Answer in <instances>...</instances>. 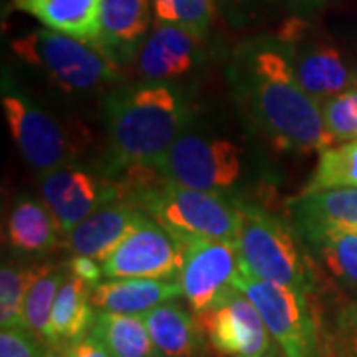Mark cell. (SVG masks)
<instances>
[{
    "label": "cell",
    "mask_w": 357,
    "mask_h": 357,
    "mask_svg": "<svg viewBox=\"0 0 357 357\" xmlns=\"http://www.w3.org/2000/svg\"><path fill=\"white\" fill-rule=\"evenodd\" d=\"M230 86L258 129L274 147L321 153L335 141L326 128L321 103L298 82L282 40H255L234 54Z\"/></svg>",
    "instance_id": "cell-1"
},
{
    "label": "cell",
    "mask_w": 357,
    "mask_h": 357,
    "mask_svg": "<svg viewBox=\"0 0 357 357\" xmlns=\"http://www.w3.org/2000/svg\"><path fill=\"white\" fill-rule=\"evenodd\" d=\"M107 123V177L129 169L151 167L175 143L187 123L185 103L163 82L117 89L105 102Z\"/></svg>",
    "instance_id": "cell-2"
},
{
    "label": "cell",
    "mask_w": 357,
    "mask_h": 357,
    "mask_svg": "<svg viewBox=\"0 0 357 357\" xmlns=\"http://www.w3.org/2000/svg\"><path fill=\"white\" fill-rule=\"evenodd\" d=\"M115 178L123 199L139 206L183 244L195 238H238L241 208L236 197L185 187L151 167L129 169Z\"/></svg>",
    "instance_id": "cell-3"
},
{
    "label": "cell",
    "mask_w": 357,
    "mask_h": 357,
    "mask_svg": "<svg viewBox=\"0 0 357 357\" xmlns=\"http://www.w3.org/2000/svg\"><path fill=\"white\" fill-rule=\"evenodd\" d=\"M238 208L241 264L262 280L316 294L318 264L292 222L244 199H238Z\"/></svg>",
    "instance_id": "cell-4"
},
{
    "label": "cell",
    "mask_w": 357,
    "mask_h": 357,
    "mask_svg": "<svg viewBox=\"0 0 357 357\" xmlns=\"http://www.w3.org/2000/svg\"><path fill=\"white\" fill-rule=\"evenodd\" d=\"M234 288L252 300L284 357H324L326 326L316 294L262 280L241 264Z\"/></svg>",
    "instance_id": "cell-5"
},
{
    "label": "cell",
    "mask_w": 357,
    "mask_h": 357,
    "mask_svg": "<svg viewBox=\"0 0 357 357\" xmlns=\"http://www.w3.org/2000/svg\"><path fill=\"white\" fill-rule=\"evenodd\" d=\"M13 52L26 64L36 66L68 91H88L117 79V68L93 42L52 28H38L16 38Z\"/></svg>",
    "instance_id": "cell-6"
},
{
    "label": "cell",
    "mask_w": 357,
    "mask_h": 357,
    "mask_svg": "<svg viewBox=\"0 0 357 357\" xmlns=\"http://www.w3.org/2000/svg\"><path fill=\"white\" fill-rule=\"evenodd\" d=\"M243 151L229 139L181 133L155 169L175 183L199 191L229 195L243 177Z\"/></svg>",
    "instance_id": "cell-7"
},
{
    "label": "cell",
    "mask_w": 357,
    "mask_h": 357,
    "mask_svg": "<svg viewBox=\"0 0 357 357\" xmlns=\"http://www.w3.org/2000/svg\"><path fill=\"white\" fill-rule=\"evenodd\" d=\"M185 260V244L157 220L143 215L102 260L105 278L175 280Z\"/></svg>",
    "instance_id": "cell-8"
},
{
    "label": "cell",
    "mask_w": 357,
    "mask_h": 357,
    "mask_svg": "<svg viewBox=\"0 0 357 357\" xmlns=\"http://www.w3.org/2000/svg\"><path fill=\"white\" fill-rule=\"evenodd\" d=\"M238 268L241 252L236 241L195 238L185 244L178 284L192 314L220 304L234 290Z\"/></svg>",
    "instance_id": "cell-9"
},
{
    "label": "cell",
    "mask_w": 357,
    "mask_h": 357,
    "mask_svg": "<svg viewBox=\"0 0 357 357\" xmlns=\"http://www.w3.org/2000/svg\"><path fill=\"white\" fill-rule=\"evenodd\" d=\"M208 347L220 357H266L272 345L258 307L238 288L217 306L195 314Z\"/></svg>",
    "instance_id": "cell-10"
},
{
    "label": "cell",
    "mask_w": 357,
    "mask_h": 357,
    "mask_svg": "<svg viewBox=\"0 0 357 357\" xmlns=\"http://www.w3.org/2000/svg\"><path fill=\"white\" fill-rule=\"evenodd\" d=\"M2 107L13 139L28 165L34 167L38 173L68 165L74 149L56 119H52L22 93L8 88L6 82L2 86Z\"/></svg>",
    "instance_id": "cell-11"
},
{
    "label": "cell",
    "mask_w": 357,
    "mask_h": 357,
    "mask_svg": "<svg viewBox=\"0 0 357 357\" xmlns=\"http://www.w3.org/2000/svg\"><path fill=\"white\" fill-rule=\"evenodd\" d=\"M40 192L64 236L100 206L123 199L117 178H100L70 163L40 173Z\"/></svg>",
    "instance_id": "cell-12"
},
{
    "label": "cell",
    "mask_w": 357,
    "mask_h": 357,
    "mask_svg": "<svg viewBox=\"0 0 357 357\" xmlns=\"http://www.w3.org/2000/svg\"><path fill=\"white\" fill-rule=\"evenodd\" d=\"M278 38L290 58L294 74L312 98L318 102L357 86V70L344 54L328 42L306 40L298 20L288 26Z\"/></svg>",
    "instance_id": "cell-13"
},
{
    "label": "cell",
    "mask_w": 357,
    "mask_h": 357,
    "mask_svg": "<svg viewBox=\"0 0 357 357\" xmlns=\"http://www.w3.org/2000/svg\"><path fill=\"white\" fill-rule=\"evenodd\" d=\"M201 40L183 26L153 20V30L135 56L139 76L147 82H169L187 76L197 64Z\"/></svg>",
    "instance_id": "cell-14"
},
{
    "label": "cell",
    "mask_w": 357,
    "mask_h": 357,
    "mask_svg": "<svg viewBox=\"0 0 357 357\" xmlns=\"http://www.w3.org/2000/svg\"><path fill=\"white\" fill-rule=\"evenodd\" d=\"M151 26V0H102L98 48L117 66L135 60Z\"/></svg>",
    "instance_id": "cell-15"
},
{
    "label": "cell",
    "mask_w": 357,
    "mask_h": 357,
    "mask_svg": "<svg viewBox=\"0 0 357 357\" xmlns=\"http://www.w3.org/2000/svg\"><path fill=\"white\" fill-rule=\"evenodd\" d=\"M143 215L128 199L105 203L66 234V248L74 256H89L102 262Z\"/></svg>",
    "instance_id": "cell-16"
},
{
    "label": "cell",
    "mask_w": 357,
    "mask_h": 357,
    "mask_svg": "<svg viewBox=\"0 0 357 357\" xmlns=\"http://www.w3.org/2000/svg\"><path fill=\"white\" fill-rule=\"evenodd\" d=\"M298 234L319 229L357 230V187L300 192L286 203Z\"/></svg>",
    "instance_id": "cell-17"
},
{
    "label": "cell",
    "mask_w": 357,
    "mask_h": 357,
    "mask_svg": "<svg viewBox=\"0 0 357 357\" xmlns=\"http://www.w3.org/2000/svg\"><path fill=\"white\" fill-rule=\"evenodd\" d=\"M178 280L157 278H109L91 288V304L100 312L143 316L149 310L181 298Z\"/></svg>",
    "instance_id": "cell-18"
},
{
    "label": "cell",
    "mask_w": 357,
    "mask_h": 357,
    "mask_svg": "<svg viewBox=\"0 0 357 357\" xmlns=\"http://www.w3.org/2000/svg\"><path fill=\"white\" fill-rule=\"evenodd\" d=\"M93 310L91 286L77 278L76 274L68 272L52 307L44 344L50 345L52 349H64L66 345L88 335L96 319Z\"/></svg>",
    "instance_id": "cell-19"
},
{
    "label": "cell",
    "mask_w": 357,
    "mask_h": 357,
    "mask_svg": "<svg viewBox=\"0 0 357 357\" xmlns=\"http://www.w3.org/2000/svg\"><path fill=\"white\" fill-rule=\"evenodd\" d=\"M155 345L165 357H199L206 351V337L199 319L173 300L141 316Z\"/></svg>",
    "instance_id": "cell-20"
},
{
    "label": "cell",
    "mask_w": 357,
    "mask_h": 357,
    "mask_svg": "<svg viewBox=\"0 0 357 357\" xmlns=\"http://www.w3.org/2000/svg\"><path fill=\"white\" fill-rule=\"evenodd\" d=\"M64 234L48 204L30 197H20L8 217V243L18 255H48Z\"/></svg>",
    "instance_id": "cell-21"
},
{
    "label": "cell",
    "mask_w": 357,
    "mask_h": 357,
    "mask_svg": "<svg viewBox=\"0 0 357 357\" xmlns=\"http://www.w3.org/2000/svg\"><path fill=\"white\" fill-rule=\"evenodd\" d=\"M46 28L98 44L102 0H14Z\"/></svg>",
    "instance_id": "cell-22"
},
{
    "label": "cell",
    "mask_w": 357,
    "mask_h": 357,
    "mask_svg": "<svg viewBox=\"0 0 357 357\" xmlns=\"http://www.w3.org/2000/svg\"><path fill=\"white\" fill-rule=\"evenodd\" d=\"M300 236L318 266L340 286L357 292V230L319 229Z\"/></svg>",
    "instance_id": "cell-23"
},
{
    "label": "cell",
    "mask_w": 357,
    "mask_h": 357,
    "mask_svg": "<svg viewBox=\"0 0 357 357\" xmlns=\"http://www.w3.org/2000/svg\"><path fill=\"white\" fill-rule=\"evenodd\" d=\"M89 333L105 345L112 357H165L141 316L98 312Z\"/></svg>",
    "instance_id": "cell-24"
},
{
    "label": "cell",
    "mask_w": 357,
    "mask_h": 357,
    "mask_svg": "<svg viewBox=\"0 0 357 357\" xmlns=\"http://www.w3.org/2000/svg\"><path fill=\"white\" fill-rule=\"evenodd\" d=\"M68 272H70L68 264L44 266L38 274V278L32 282L30 290L26 294L24 314H22L24 316V328L30 330L34 335H38L40 340L46 337L52 307H54L56 296L60 292Z\"/></svg>",
    "instance_id": "cell-25"
},
{
    "label": "cell",
    "mask_w": 357,
    "mask_h": 357,
    "mask_svg": "<svg viewBox=\"0 0 357 357\" xmlns=\"http://www.w3.org/2000/svg\"><path fill=\"white\" fill-rule=\"evenodd\" d=\"M333 187H357V139L324 149L319 153L316 171L302 192Z\"/></svg>",
    "instance_id": "cell-26"
},
{
    "label": "cell",
    "mask_w": 357,
    "mask_h": 357,
    "mask_svg": "<svg viewBox=\"0 0 357 357\" xmlns=\"http://www.w3.org/2000/svg\"><path fill=\"white\" fill-rule=\"evenodd\" d=\"M38 264L24 266L4 262L0 268V326L16 328L24 326V300L32 282L42 272Z\"/></svg>",
    "instance_id": "cell-27"
},
{
    "label": "cell",
    "mask_w": 357,
    "mask_h": 357,
    "mask_svg": "<svg viewBox=\"0 0 357 357\" xmlns=\"http://www.w3.org/2000/svg\"><path fill=\"white\" fill-rule=\"evenodd\" d=\"M155 20L183 26L204 38L213 20V0H153Z\"/></svg>",
    "instance_id": "cell-28"
},
{
    "label": "cell",
    "mask_w": 357,
    "mask_h": 357,
    "mask_svg": "<svg viewBox=\"0 0 357 357\" xmlns=\"http://www.w3.org/2000/svg\"><path fill=\"white\" fill-rule=\"evenodd\" d=\"M321 114L326 128L335 143H347L357 139V86L324 100Z\"/></svg>",
    "instance_id": "cell-29"
},
{
    "label": "cell",
    "mask_w": 357,
    "mask_h": 357,
    "mask_svg": "<svg viewBox=\"0 0 357 357\" xmlns=\"http://www.w3.org/2000/svg\"><path fill=\"white\" fill-rule=\"evenodd\" d=\"M324 357H357V302L340 307L326 328Z\"/></svg>",
    "instance_id": "cell-30"
},
{
    "label": "cell",
    "mask_w": 357,
    "mask_h": 357,
    "mask_svg": "<svg viewBox=\"0 0 357 357\" xmlns=\"http://www.w3.org/2000/svg\"><path fill=\"white\" fill-rule=\"evenodd\" d=\"M38 335L24 326L2 328L0 332V357H48V351Z\"/></svg>",
    "instance_id": "cell-31"
},
{
    "label": "cell",
    "mask_w": 357,
    "mask_h": 357,
    "mask_svg": "<svg viewBox=\"0 0 357 357\" xmlns=\"http://www.w3.org/2000/svg\"><path fill=\"white\" fill-rule=\"evenodd\" d=\"M68 268H70L72 274H76L77 278H82L91 288L102 284V278L105 276L102 262L96 260V258H89V256H74L68 262Z\"/></svg>",
    "instance_id": "cell-32"
},
{
    "label": "cell",
    "mask_w": 357,
    "mask_h": 357,
    "mask_svg": "<svg viewBox=\"0 0 357 357\" xmlns=\"http://www.w3.org/2000/svg\"><path fill=\"white\" fill-rule=\"evenodd\" d=\"M62 357H112L105 345L96 335H84L62 349Z\"/></svg>",
    "instance_id": "cell-33"
},
{
    "label": "cell",
    "mask_w": 357,
    "mask_h": 357,
    "mask_svg": "<svg viewBox=\"0 0 357 357\" xmlns=\"http://www.w3.org/2000/svg\"><path fill=\"white\" fill-rule=\"evenodd\" d=\"M288 2H290L292 10L298 16H307V14L319 10L328 0H288Z\"/></svg>",
    "instance_id": "cell-34"
},
{
    "label": "cell",
    "mask_w": 357,
    "mask_h": 357,
    "mask_svg": "<svg viewBox=\"0 0 357 357\" xmlns=\"http://www.w3.org/2000/svg\"><path fill=\"white\" fill-rule=\"evenodd\" d=\"M48 357H58V356H56V354H54V351H50V354H48Z\"/></svg>",
    "instance_id": "cell-35"
}]
</instances>
